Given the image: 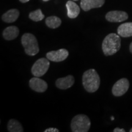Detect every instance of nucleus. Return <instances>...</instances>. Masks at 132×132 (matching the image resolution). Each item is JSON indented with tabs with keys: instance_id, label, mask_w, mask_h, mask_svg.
<instances>
[{
	"instance_id": "nucleus-1",
	"label": "nucleus",
	"mask_w": 132,
	"mask_h": 132,
	"mask_svg": "<svg viewBox=\"0 0 132 132\" xmlns=\"http://www.w3.org/2000/svg\"><path fill=\"white\" fill-rule=\"evenodd\" d=\"M82 82L85 89L87 92L93 93L98 89L100 85V78L97 71L90 69L83 73Z\"/></svg>"
},
{
	"instance_id": "nucleus-2",
	"label": "nucleus",
	"mask_w": 132,
	"mask_h": 132,
	"mask_svg": "<svg viewBox=\"0 0 132 132\" xmlns=\"http://www.w3.org/2000/svg\"><path fill=\"white\" fill-rule=\"evenodd\" d=\"M121 46V39L119 34L111 33L105 37L102 42V50L106 56L116 53Z\"/></svg>"
},
{
	"instance_id": "nucleus-3",
	"label": "nucleus",
	"mask_w": 132,
	"mask_h": 132,
	"mask_svg": "<svg viewBox=\"0 0 132 132\" xmlns=\"http://www.w3.org/2000/svg\"><path fill=\"white\" fill-rule=\"evenodd\" d=\"M21 45L24 48L26 54L29 56H35L39 52L37 39L31 33H25L21 37Z\"/></svg>"
},
{
	"instance_id": "nucleus-4",
	"label": "nucleus",
	"mask_w": 132,
	"mask_h": 132,
	"mask_svg": "<svg viewBox=\"0 0 132 132\" xmlns=\"http://www.w3.org/2000/svg\"><path fill=\"white\" fill-rule=\"evenodd\" d=\"M90 120L85 114H78L72 119L70 127L73 132H87L90 129Z\"/></svg>"
},
{
	"instance_id": "nucleus-5",
	"label": "nucleus",
	"mask_w": 132,
	"mask_h": 132,
	"mask_svg": "<svg viewBox=\"0 0 132 132\" xmlns=\"http://www.w3.org/2000/svg\"><path fill=\"white\" fill-rule=\"evenodd\" d=\"M49 67V59L42 57L36 61L33 64L31 68V73L34 77H40L47 73Z\"/></svg>"
},
{
	"instance_id": "nucleus-6",
	"label": "nucleus",
	"mask_w": 132,
	"mask_h": 132,
	"mask_svg": "<svg viewBox=\"0 0 132 132\" xmlns=\"http://www.w3.org/2000/svg\"><path fill=\"white\" fill-rule=\"evenodd\" d=\"M130 87V82L128 79L123 78L115 82L112 88V93L116 97H120L124 95Z\"/></svg>"
},
{
	"instance_id": "nucleus-7",
	"label": "nucleus",
	"mask_w": 132,
	"mask_h": 132,
	"mask_svg": "<svg viewBox=\"0 0 132 132\" xmlns=\"http://www.w3.org/2000/svg\"><path fill=\"white\" fill-rule=\"evenodd\" d=\"M106 20L110 22H122L128 19V15L127 12L122 11H112L108 12L105 15Z\"/></svg>"
},
{
	"instance_id": "nucleus-8",
	"label": "nucleus",
	"mask_w": 132,
	"mask_h": 132,
	"mask_svg": "<svg viewBox=\"0 0 132 132\" xmlns=\"http://www.w3.org/2000/svg\"><path fill=\"white\" fill-rule=\"evenodd\" d=\"M69 56V52L66 49L61 48L57 51L48 52L46 56L50 61L53 62H61L65 60Z\"/></svg>"
},
{
	"instance_id": "nucleus-9",
	"label": "nucleus",
	"mask_w": 132,
	"mask_h": 132,
	"mask_svg": "<svg viewBox=\"0 0 132 132\" xmlns=\"http://www.w3.org/2000/svg\"><path fill=\"white\" fill-rule=\"evenodd\" d=\"M29 86L33 90L37 92H44L47 90L48 85L45 81L39 77H33L29 80Z\"/></svg>"
},
{
	"instance_id": "nucleus-10",
	"label": "nucleus",
	"mask_w": 132,
	"mask_h": 132,
	"mask_svg": "<svg viewBox=\"0 0 132 132\" xmlns=\"http://www.w3.org/2000/svg\"><path fill=\"white\" fill-rule=\"evenodd\" d=\"M105 2V0H81L80 6L84 11H90L94 8L101 7Z\"/></svg>"
},
{
	"instance_id": "nucleus-11",
	"label": "nucleus",
	"mask_w": 132,
	"mask_h": 132,
	"mask_svg": "<svg viewBox=\"0 0 132 132\" xmlns=\"http://www.w3.org/2000/svg\"><path fill=\"white\" fill-rule=\"evenodd\" d=\"M75 78L72 75H68L64 78H59L56 81V86L60 89L65 90L70 88L73 85Z\"/></svg>"
},
{
	"instance_id": "nucleus-12",
	"label": "nucleus",
	"mask_w": 132,
	"mask_h": 132,
	"mask_svg": "<svg viewBox=\"0 0 132 132\" xmlns=\"http://www.w3.org/2000/svg\"><path fill=\"white\" fill-rule=\"evenodd\" d=\"M67 10V16L70 19H75L80 12V8L74 1H68L65 4Z\"/></svg>"
},
{
	"instance_id": "nucleus-13",
	"label": "nucleus",
	"mask_w": 132,
	"mask_h": 132,
	"mask_svg": "<svg viewBox=\"0 0 132 132\" xmlns=\"http://www.w3.org/2000/svg\"><path fill=\"white\" fill-rule=\"evenodd\" d=\"M19 34V29L15 26H11L6 28L3 31V36L7 40H12L18 37Z\"/></svg>"
},
{
	"instance_id": "nucleus-14",
	"label": "nucleus",
	"mask_w": 132,
	"mask_h": 132,
	"mask_svg": "<svg viewBox=\"0 0 132 132\" xmlns=\"http://www.w3.org/2000/svg\"><path fill=\"white\" fill-rule=\"evenodd\" d=\"M118 34L120 37H132V22L124 23L118 28Z\"/></svg>"
},
{
	"instance_id": "nucleus-15",
	"label": "nucleus",
	"mask_w": 132,
	"mask_h": 132,
	"mask_svg": "<svg viewBox=\"0 0 132 132\" xmlns=\"http://www.w3.org/2000/svg\"><path fill=\"white\" fill-rule=\"evenodd\" d=\"M20 15L19 10L12 9L5 12L1 16V19L6 23H13L18 19Z\"/></svg>"
},
{
	"instance_id": "nucleus-16",
	"label": "nucleus",
	"mask_w": 132,
	"mask_h": 132,
	"mask_svg": "<svg viewBox=\"0 0 132 132\" xmlns=\"http://www.w3.org/2000/svg\"><path fill=\"white\" fill-rule=\"evenodd\" d=\"M7 130L9 132H23V128L22 125L18 120L15 119L9 120L7 123Z\"/></svg>"
},
{
	"instance_id": "nucleus-17",
	"label": "nucleus",
	"mask_w": 132,
	"mask_h": 132,
	"mask_svg": "<svg viewBox=\"0 0 132 132\" xmlns=\"http://www.w3.org/2000/svg\"><path fill=\"white\" fill-rule=\"evenodd\" d=\"M61 20L56 16H50L45 20V24L48 27L52 29H56L61 24Z\"/></svg>"
},
{
	"instance_id": "nucleus-18",
	"label": "nucleus",
	"mask_w": 132,
	"mask_h": 132,
	"mask_svg": "<svg viewBox=\"0 0 132 132\" xmlns=\"http://www.w3.org/2000/svg\"><path fill=\"white\" fill-rule=\"evenodd\" d=\"M45 17V15L42 14L41 9H39L36 10V11H32L29 13V18L32 21H39L42 20Z\"/></svg>"
},
{
	"instance_id": "nucleus-19",
	"label": "nucleus",
	"mask_w": 132,
	"mask_h": 132,
	"mask_svg": "<svg viewBox=\"0 0 132 132\" xmlns=\"http://www.w3.org/2000/svg\"><path fill=\"white\" fill-rule=\"evenodd\" d=\"M59 130L56 128H49L46 129L44 132H59Z\"/></svg>"
},
{
	"instance_id": "nucleus-20",
	"label": "nucleus",
	"mask_w": 132,
	"mask_h": 132,
	"mask_svg": "<svg viewBox=\"0 0 132 132\" xmlns=\"http://www.w3.org/2000/svg\"><path fill=\"white\" fill-rule=\"evenodd\" d=\"M114 132H125V129L123 128H115L113 130Z\"/></svg>"
},
{
	"instance_id": "nucleus-21",
	"label": "nucleus",
	"mask_w": 132,
	"mask_h": 132,
	"mask_svg": "<svg viewBox=\"0 0 132 132\" xmlns=\"http://www.w3.org/2000/svg\"><path fill=\"white\" fill-rule=\"evenodd\" d=\"M29 0H20V1L21 3H27L28 2Z\"/></svg>"
},
{
	"instance_id": "nucleus-22",
	"label": "nucleus",
	"mask_w": 132,
	"mask_h": 132,
	"mask_svg": "<svg viewBox=\"0 0 132 132\" xmlns=\"http://www.w3.org/2000/svg\"><path fill=\"white\" fill-rule=\"evenodd\" d=\"M129 50H130V52L132 54V42L130 44V47H129Z\"/></svg>"
},
{
	"instance_id": "nucleus-23",
	"label": "nucleus",
	"mask_w": 132,
	"mask_h": 132,
	"mask_svg": "<svg viewBox=\"0 0 132 132\" xmlns=\"http://www.w3.org/2000/svg\"><path fill=\"white\" fill-rule=\"evenodd\" d=\"M43 1H45V2H47V1H48L49 0H42Z\"/></svg>"
},
{
	"instance_id": "nucleus-24",
	"label": "nucleus",
	"mask_w": 132,
	"mask_h": 132,
	"mask_svg": "<svg viewBox=\"0 0 132 132\" xmlns=\"http://www.w3.org/2000/svg\"><path fill=\"white\" fill-rule=\"evenodd\" d=\"M111 120H114V118H113V117H111Z\"/></svg>"
},
{
	"instance_id": "nucleus-25",
	"label": "nucleus",
	"mask_w": 132,
	"mask_h": 132,
	"mask_svg": "<svg viewBox=\"0 0 132 132\" xmlns=\"http://www.w3.org/2000/svg\"><path fill=\"white\" fill-rule=\"evenodd\" d=\"M130 132H132V128H131V129L130 130Z\"/></svg>"
},
{
	"instance_id": "nucleus-26",
	"label": "nucleus",
	"mask_w": 132,
	"mask_h": 132,
	"mask_svg": "<svg viewBox=\"0 0 132 132\" xmlns=\"http://www.w3.org/2000/svg\"><path fill=\"white\" fill-rule=\"evenodd\" d=\"M73 1H78V0H73Z\"/></svg>"
}]
</instances>
